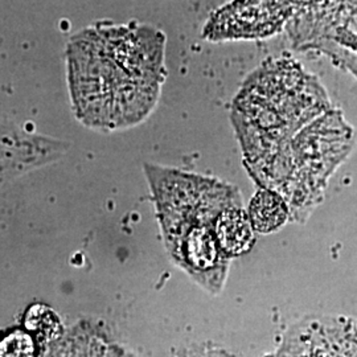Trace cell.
<instances>
[{"label":"cell","instance_id":"277c9868","mask_svg":"<svg viewBox=\"0 0 357 357\" xmlns=\"http://www.w3.org/2000/svg\"><path fill=\"white\" fill-rule=\"evenodd\" d=\"M295 13L290 0H231L211 16L203 36L212 41L268 38L281 32Z\"/></svg>","mask_w":357,"mask_h":357},{"label":"cell","instance_id":"6da1fadb","mask_svg":"<svg viewBox=\"0 0 357 357\" xmlns=\"http://www.w3.org/2000/svg\"><path fill=\"white\" fill-rule=\"evenodd\" d=\"M230 118L249 176L281 195L291 222H306L355 142L319 79L290 57L268 60L243 81Z\"/></svg>","mask_w":357,"mask_h":357},{"label":"cell","instance_id":"3957f363","mask_svg":"<svg viewBox=\"0 0 357 357\" xmlns=\"http://www.w3.org/2000/svg\"><path fill=\"white\" fill-rule=\"evenodd\" d=\"M146 175L171 259L208 293H221L231 259L218 246L215 225L221 212L243 204L241 193L218 178L176 168L146 165Z\"/></svg>","mask_w":357,"mask_h":357},{"label":"cell","instance_id":"8992f818","mask_svg":"<svg viewBox=\"0 0 357 357\" xmlns=\"http://www.w3.org/2000/svg\"><path fill=\"white\" fill-rule=\"evenodd\" d=\"M248 215L255 233L270 234L281 229L290 221V209L280 193L259 188L252 197Z\"/></svg>","mask_w":357,"mask_h":357},{"label":"cell","instance_id":"7a4b0ae2","mask_svg":"<svg viewBox=\"0 0 357 357\" xmlns=\"http://www.w3.org/2000/svg\"><path fill=\"white\" fill-rule=\"evenodd\" d=\"M166 35L138 22H97L65 48L69 97L77 119L110 132L151 114L166 82Z\"/></svg>","mask_w":357,"mask_h":357},{"label":"cell","instance_id":"52a82bcc","mask_svg":"<svg viewBox=\"0 0 357 357\" xmlns=\"http://www.w3.org/2000/svg\"><path fill=\"white\" fill-rule=\"evenodd\" d=\"M0 357H35V343L26 332H11L0 340Z\"/></svg>","mask_w":357,"mask_h":357},{"label":"cell","instance_id":"5b68a950","mask_svg":"<svg viewBox=\"0 0 357 357\" xmlns=\"http://www.w3.org/2000/svg\"><path fill=\"white\" fill-rule=\"evenodd\" d=\"M217 243L228 258L249 253L255 243V230L243 204L227 208L218 216L215 225Z\"/></svg>","mask_w":357,"mask_h":357}]
</instances>
